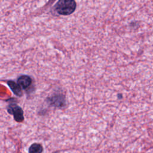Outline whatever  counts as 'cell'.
<instances>
[{
	"label": "cell",
	"mask_w": 153,
	"mask_h": 153,
	"mask_svg": "<svg viewBox=\"0 0 153 153\" xmlns=\"http://www.w3.org/2000/svg\"><path fill=\"white\" fill-rule=\"evenodd\" d=\"M45 102L48 105L54 108H62L66 106V100L65 96L62 93H54L45 99Z\"/></svg>",
	"instance_id": "7a4b0ae2"
},
{
	"label": "cell",
	"mask_w": 153,
	"mask_h": 153,
	"mask_svg": "<svg viewBox=\"0 0 153 153\" xmlns=\"http://www.w3.org/2000/svg\"><path fill=\"white\" fill-rule=\"evenodd\" d=\"M76 2L75 0H59L55 5V10L61 15H69L75 11Z\"/></svg>",
	"instance_id": "6da1fadb"
},
{
	"label": "cell",
	"mask_w": 153,
	"mask_h": 153,
	"mask_svg": "<svg viewBox=\"0 0 153 153\" xmlns=\"http://www.w3.org/2000/svg\"><path fill=\"white\" fill-rule=\"evenodd\" d=\"M17 82L23 90H27L32 84V79L27 75H22L17 79Z\"/></svg>",
	"instance_id": "277c9868"
},
{
	"label": "cell",
	"mask_w": 153,
	"mask_h": 153,
	"mask_svg": "<svg viewBox=\"0 0 153 153\" xmlns=\"http://www.w3.org/2000/svg\"><path fill=\"white\" fill-rule=\"evenodd\" d=\"M8 86L10 87L13 93L18 97H21L23 95V92L21 87L17 82L13 80H8L7 82Z\"/></svg>",
	"instance_id": "5b68a950"
},
{
	"label": "cell",
	"mask_w": 153,
	"mask_h": 153,
	"mask_svg": "<svg viewBox=\"0 0 153 153\" xmlns=\"http://www.w3.org/2000/svg\"><path fill=\"white\" fill-rule=\"evenodd\" d=\"M43 151L42 146L38 143H32L29 148V153H42Z\"/></svg>",
	"instance_id": "8992f818"
},
{
	"label": "cell",
	"mask_w": 153,
	"mask_h": 153,
	"mask_svg": "<svg viewBox=\"0 0 153 153\" xmlns=\"http://www.w3.org/2000/svg\"><path fill=\"white\" fill-rule=\"evenodd\" d=\"M8 114L13 115L14 120L18 123H22L24 120L23 111L22 108L16 103H10L7 106Z\"/></svg>",
	"instance_id": "3957f363"
}]
</instances>
